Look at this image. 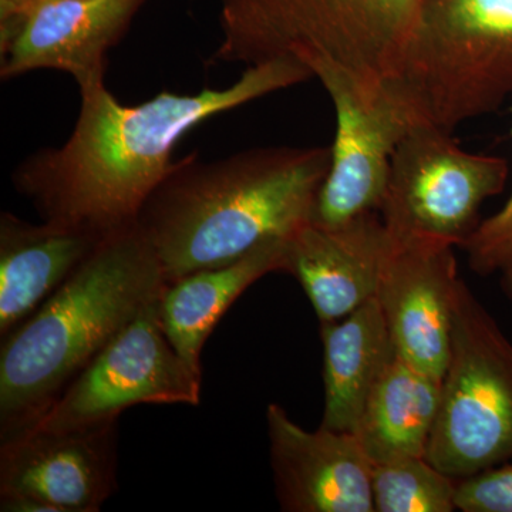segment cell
Listing matches in <instances>:
<instances>
[{
    "mask_svg": "<svg viewBox=\"0 0 512 512\" xmlns=\"http://www.w3.org/2000/svg\"><path fill=\"white\" fill-rule=\"evenodd\" d=\"M221 42L211 63L295 57L342 70L376 100L399 63L417 0H215Z\"/></svg>",
    "mask_w": 512,
    "mask_h": 512,
    "instance_id": "obj_4",
    "label": "cell"
},
{
    "mask_svg": "<svg viewBox=\"0 0 512 512\" xmlns=\"http://www.w3.org/2000/svg\"><path fill=\"white\" fill-rule=\"evenodd\" d=\"M109 235V234H107ZM106 235L12 212L0 215V335L30 318L80 268Z\"/></svg>",
    "mask_w": 512,
    "mask_h": 512,
    "instance_id": "obj_15",
    "label": "cell"
},
{
    "mask_svg": "<svg viewBox=\"0 0 512 512\" xmlns=\"http://www.w3.org/2000/svg\"><path fill=\"white\" fill-rule=\"evenodd\" d=\"M269 460L286 512H375L373 466L353 433L308 431L281 404L266 409Z\"/></svg>",
    "mask_w": 512,
    "mask_h": 512,
    "instance_id": "obj_13",
    "label": "cell"
},
{
    "mask_svg": "<svg viewBox=\"0 0 512 512\" xmlns=\"http://www.w3.org/2000/svg\"><path fill=\"white\" fill-rule=\"evenodd\" d=\"M460 281L451 245L394 239L377 288V303L397 356L439 379L450 355Z\"/></svg>",
    "mask_w": 512,
    "mask_h": 512,
    "instance_id": "obj_12",
    "label": "cell"
},
{
    "mask_svg": "<svg viewBox=\"0 0 512 512\" xmlns=\"http://www.w3.org/2000/svg\"><path fill=\"white\" fill-rule=\"evenodd\" d=\"M440 394L439 377L394 356L370 393L355 431L372 466L426 457Z\"/></svg>",
    "mask_w": 512,
    "mask_h": 512,
    "instance_id": "obj_18",
    "label": "cell"
},
{
    "mask_svg": "<svg viewBox=\"0 0 512 512\" xmlns=\"http://www.w3.org/2000/svg\"><path fill=\"white\" fill-rule=\"evenodd\" d=\"M330 156V146H275L212 161L194 151L173 161L136 221L165 284L292 238L312 221Z\"/></svg>",
    "mask_w": 512,
    "mask_h": 512,
    "instance_id": "obj_2",
    "label": "cell"
},
{
    "mask_svg": "<svg viewBox=\"0 0 512 512\" xmlns=\"http://www.w3.org/2000/svg\"><path fill=\"white\" fill-rule=\"evenodd\" d=\"M147 0H46L0 23V76L70 74L79 89L104 83L107 53Z\"/></svg>",
    "mask_w": 512,
    "mask_h": 512,
    "instance_id": "obj_10",
    "label": "cell"
},
{
    "mask_svg": "<svg viewBox=\"0 0 512 512\" xmlns=\"http://www.w3.org/2000/svg\"><path fill=\"white\" fill-rule=\"evenodd\" d=\"M336 116L329 173L313 208V224L335 227L382 207L394 151L416 121L384 90L367 100L342 70L309 66Z\"/></svg>",
    "mask_w": 512,
    "mask_h": 512,
    "instance_id": "obj_9",
    "label": "cell"
},
{
    "mask_svg": "<svg viewBox=\"0 0 512 512\" xmlns=\"http://www.w3.org/2000/svg\"><path fill=\"white\" fill-rule=\"evenodd\" d=\"M384 92L416 123L453 133L512 96V0H417Z\"/></svg>",
    "mask_w": 512,
    "mask_h": 512,
    "instance_id": "obj_5",
    "label": "cell"
},
{
    "mask_svg": "<svg viewBox=\"0 0 512 512\" xmlns=\"http://www.w3.org/2000/svg\"><path fill=\"white\" fill-rule=\"evenodd\" d=\"M426 458L456 480L512 460V342L463 279Z\"/></svg>",
    "mask_w": 512,
    "mask_h": 512,
    "instance_id": "obj_6",
    "label": "cell"
},
{
    "mask_svg": "<svg viewBox=\"0 0 512 512\" xmlns=\"http://www.w3.org/2000/svg\"><path fill=\"white\" fill-rule=\"evenodd\" d=\"M36 0H0V23L18 18Z\"/></svg>",
    "mask_w": 512,
    "mask_h": 512,
    "instance_id": "obj_22",
    "label": "cell"
},
{
    "mask_svg": "<svg viewBox=\"0 0 512 512\" xmlns=\"http://www.w3.org/2000/svg\"><path fill=\"white\" fill-rule=\"evenodd\" d=\"M393 242L379 212L335 227L309 222L288 239L285 272L301 284L319 322H335L376 298Z\"/></svg>",
    "mask_w": 512,
    "mask_h": 512,
    "instance_id": "obj_14",
    "label": "cell"
},
{
    "mask_svg": "<svg viewBox=\"0 0 512 512\" xmlns=\"http://www.w3.org/2000/svg\"><path fill=\"white\" fill-rule=\"evenodd\" d=\"M457 481L426 457L376 464L372 470L375 512L456 511Z\"/></svg>",
    "mask_w": 512,
    "mask_h": 512,
    "instance_id": "obj_19",
    "label": "cell"
},
{
    "mask_svg": "<svg viewBox=\"0 0 512 512\" xmlns=\"http://www.w3.org/2000/svg\"><path fill=\"white\" fill-rule=\"evenodd\" d=\"M311 79L305 63L284 57L247 67L225 89L164 90L136 106L120 103L106 84H93L80 90L69 138L26 157L13 171V185L42 221L110 234L136 224L170 170L174 148L192 128Z\"/></svg>",
    "mask_w": 512,
    "mask_h": 512,
    "instance_id": "obj_1",
    "label": "cell"
},
{
    "mask_svg": "<svg viewBox=\"0 0 512 512\" xmlns=\"http://www.w3.org/2000/svg\"><path fill=\"white\" fill-rule=\"evenodd\" d=\"M323 416L320 426L353 433L370 393L397 355L377 299L335 322L320 323Z\"/></svg>",
    "mask_w": 512,
    "mask_h": 512,
    "instance_id": "obj_17",
    "label": "cell"
},
{
    "mask_svg": "<svg viewBox=\"0 0 512 512\" xmlns=\"http://www.w3.org/2000/svg\"><path fill=\"white\" fill-rule=\"evenodd\" d=\"M165 279L137 224L106 235L0 350V443L25 433L94 356L157 301Z\"/></svg>",
    "mask_w": 512,
    "mask_h": 512,
    "instance_id": "obj_3",
    "label": "cell"
},
{
    "mask_svg": "<svg viewBox=\"0 0 512 512\" xmlns=\"http://www.w3.org/2000/svg\"><path fill=\"white\" fill-rule=\"evenodd\" d=\"M119 419L62 431L29 430L0 446V497L53 512H97L117 488Z\"/></svg>",
    "mask_w": 512,
    "mask_h": 512,
    "instance_id": "obj_11",
    "label": "cell"
},
{
    "mask_svg": "<svg viewBox=\"0 0 512 512\" xmlns=\"http://www.w3.org/2000/svg\"><path fill=\"white\" fill-rule=\"evenodd\" d=\"M453 133L416 123L394 151L380 217L394 239L463 247L485 201L504 191V158L467 153Z\"/></svg>",
    "mask_w": 512,
    "mask_h": 512,
    "instance_id": "obj_7",
    "label": "cell"
},
{
    "mask_svg": "<svg viewBox=\"0 0 512 512\" xmlns=\"http://www.w3.org/2000/svg\"><path fill=\"white\" fill-rule=\"evenodd\" d=\"M456 507L463 512H512V460L458 480Z\"/></svg>",
    "mask_w": 512,
    "mask_h": 512,
    "instance_id": "obj_21",
    "label": "cell"
},
{
    "mask_svg": "<svg viewBox=\"0 0 512 512\" xmlns=\"http://www.w3.org/2000/svg\"><path fill=\"white\" fill-rule=\"evenodd\" d=\"M158 301L121 329L29 430L62 431L116 420L138 404L198 406L202 373L165 336Z\"/></svg>",
    "mask_w": 512,
    "mask_h": 512,
    "instance_id": "obj_8",
    "label": "cell"
},
{
    "mask_svg": "<svg viewBox=\"0 0 512 512\" xmlns=\"http://www.w3.org/2000/svg\"><path fill=\"white\" fill-rule=\"evenodd\" d=\"M461 248L471 271L497 279L512 301V192L500 210L478 224Z\"/></svg>",
    "mask_w": 512,
    "mask_h": 512,
    "instance_id": "obj_20",
    "label": "cell"
},
{
    "mask_svg": "<svg viewBox=\"0 0 512 512\" xmlns=\"http://www.w3.org/2000/svg\"><path fill=\"white\" fill-rule=\"evenodd\" d=\"M286 247L288 239H274L232 264L202 269L164 286L158 301L161 326L195 372L202 373L208 336L239 296L265 275L285 272Z\"/></svg>",
    "mask_w": 512,
    "mask_h": 512,
    "instance_id": "obj_16",
    "label": "cell"
},
{
    "mask_svg": "<svg viewBox=\"0 0 512 512\" xmlns=\"http://www.w3.org/2000/svg\"><path fill=\"white\" fill-rule=\"evenodd\" d=\"M40 2H46V0H36V2L33 3V5H30L28 9L32 8V6H35V5H37V3H40ZM28 9H26V10H28ZM26 10H25V12H26ZM25 12H23V13H25Z\"/></svg>",
    "mask_w": 512,
    "mask_h": 512,
    "instance_id": "obj_23",
    "label": "cell"
}]
</instances>
